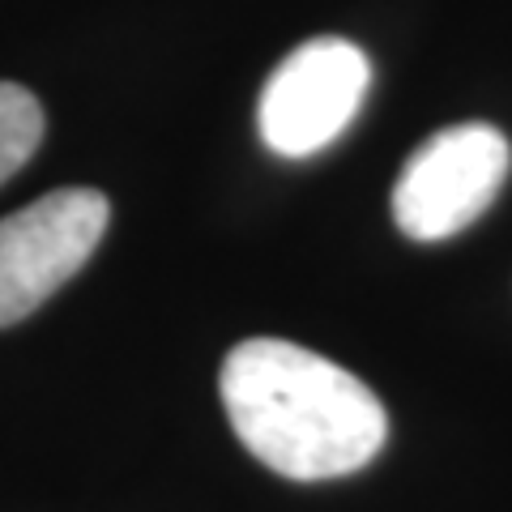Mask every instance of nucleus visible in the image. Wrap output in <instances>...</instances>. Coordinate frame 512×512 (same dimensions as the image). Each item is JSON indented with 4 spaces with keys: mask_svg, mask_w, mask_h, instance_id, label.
<instances>
[{
    "mask_svg": "<svg viewBox=\"0 0 512 512\" xmlns=\"http://www.w3.org/2000/svg\"><path fill=\"white\" fill-rule=\"evenodd\" d=\"M218 393L239 444L295 483L355 474L389 436L380 397L359 376L282 338L239 342L222 359Z\"/></svg>",
    "mask_w": 512,
    "mask_h": 512,
    "instance_id": "nucleus-1",
    "label": "nucleus"
},
{
    "mask_svg": "<svg viewBox=\"0 0 512 512\" xmlns=\"http://www.w3.org/2000/svg\"><path fill=\"white\" fill-rule=\"evenodd\" d=\"M508 137L491 124H453L406 158L393 188V222L419 244H436L487 214L508 180Z\"/></svg>",
    "mask_w": 512,
    "mask_h": 512,
    "instance_id": "nucleus-2",
    "label": "nucleus"
},
{
    "mask_svg": "<svg viewBox=\"0 0 512 512\" xmlns=\"http://www.w3.org/2000/svg\"><path fill=\"white\" fill-rule=\"evenodd\" d=\"M372 64L350 39L320 35L295 47L261 90V137L282 158H308L333 146L359 116Z\"/></svg>",
    "mask_w": 512,
    "mask_h": 512,
    "instance_id": "nucleus-3",
    "label": "nucleus"
},
{
    "mask_svg": "<svg viewBox=\"0 0 512 512\" xmlns=\"http://www.w3.org/2000/svg\"><path fill=\"white\" fill-rule=\"evenodd\" d=\"M111 205L94 188H60L0 222V329L43 308L90 261Z\"/></svg>",
    "mask_w": 512,
    "mask_h": 512,
    "instance_id": "nucleus-4",
    "label": "nucleus"
},
{
    "mask_svg": "<svg viewBox=\"0 0 512 512\" xmlns=\"http://www.w3.org/2000/svg\"><path fill=\"white\" fill-rule=\"evenodd\" d=\"M43 141V107L30 90L0 82V184L30 163Z\"/></svg>",
    "mask_w": 512,
    "mask_h": 512,
    "instance_id": "nucleus-5",
    "label": "nucleus"
}]
</instances>
